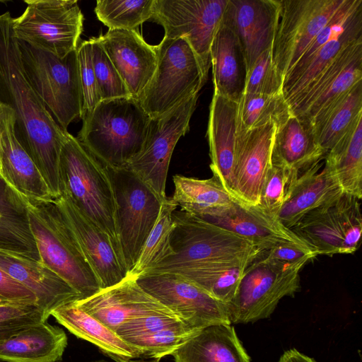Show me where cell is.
Listing matches in <instances>:
<instances>
[{"label":"cell","mask_w":362,"mask_h":362,"mask_svg":"<svg viewBox=\"0 0 362 362\" xmlns=\"http://www.w3.org/2000/svg\"><path fill=\"white\" fill-rule=\"evenodd\" d=\"M9 12L0 15V103L16 116V136L49 189L62 192L59 158L66 133L52 117L25 73Z\"/></svg>","instance_id":"obj_1"},{"label":"cell","mask_w":362,"mask_h":362,"mask_svg":"<svg viewBox=\"0 0 362 362\" xmlns=\"http://www.w3.org/2000/svg\"><path fill=\"white\" fill-rule=\"evenodd\" d=\"M59 170L62 192L109 236L122 258L116 199L109 168L67 132L61 149Z\"/></svg>","instance_id":"obj_2"},{"label":"cell","mask_w":362,"mask_h":362,"mask_svg":"<svg viewBox=\"0 0 362 362\" xmlns=\"http://www.w3.org/2000/svg\"><path fill=\"white\" fill-rule=\"evenodd\" d=\"M81 119L76 139L107 167L121 169L141 150L151 117L129 96L101 100Z\"/></svg>","instance_id":"obj_3"},{"label":"cell","mask_w":362,"mask_h":362,"mask_svg":"<svg viewBox=\"0 0 362 362\" xmlns=\"http://www.w3.org/2000/svg\"><path fill=\"white\" fill-rule=\"evenodd\" d=\"M173 220L172 255L144 274L171 272L214 263L248 265L259 252L233 233L181 210L174 211Z\"/></svg>","instance_id":"obj_4"},{"label":"cell","mask_w":362,"mask_h":362,"mask_svg":"<svg viewBox=\"0 0 362 362\" xmlns=\"http://www.w3.org/2000/svg\"><path fill=\"white\" fill-rule=\"evenodd\" d=\"M22 199L26 206L40 262L68 283L81 298L102 290L95 274L69 235L53 199L49 201Z\"/></svg>","instance_id":"obj_5"},{"label":"cell","mask_w":362,"mask_h":362,"mask_svg":"<svg viewBox=\"0 0 362 362\" xmlns=\"http://www.w3.org/2000/svg\"><path fill=\"white\" fill-rule=\"evenodd\" d=\"M309 261L285 263L259 251L245 268L233 298L226 304L230 323L268 318L284 297H293L300 290V272Z\"/></svg>","instance_id":"obj_6"},{"label":"cell","mask_w":362,"mask_h":362,"mask_svg":"<svg viewBox=\"0 0 362 362\" xmlns=\"http://www.w3.org/2000/svg\"><path fill=\"white\" fill-rule=\"evenodd\" d=\"M156 52V71L137 100L151 118L199 93L209 73L185 37H163Z\"/></svg>","instance_id":"obj_7"},{"label":"cell","mask_w":362,"mask_h":362,"mask_svg":"<svg viewBox=\"0 0 362 362\" xmlns=\"http://www.w3.org/2000/svg\"><path fill=\"white\" fill-rule=\"evenodd\" d=\"M18 41L30 83L54 119L67 131L69 125L83 115L77 49L59 57Z\"/></svg>","instance_id":"obj_8"},{"label":"cell","mask_w":362,"mask_h":362,"mask_svg":"<svg viewBox=\"0 0 362 362\" xmlns=\"http://www.w3.org/2000/svg\"><path fill=\"white\" fill-rule=\"evenodd\" d=\"M23 13L13 18L16 38L64 57L77 49L83 15L75 0H25Z\"/></svg>","instance_id":"obj_9"},{"label":"cell","mask_w":362,"mask_h":362,"mask_svg":"<svg viewBox=\"0 0 362 362\" xmlns=\"http://www.w3.org/2000/svg\"><path fill=\"white\" fill-rule=\"evenodd\" d=\"M109 169L117 204L119 243L129 274L156 222L163 201L130 170Z\"/></svg>","instance_id":"obj_10"},{"label":"cell","mask_w":362,"mask_h":362,"mask_svg":"<svg viewBox=\"0 0 362 362\" xmlns=\"http://www.w3.org/2000/svg\"><path fill=\"white\" fill-rule=\"evenodd\" d=\"M199 93L182 101L168 112L151 118L140 152L124 168L144 182L157 197H166L165 185L171 156L181 136L189 129Z\"/></svg>","instance_id":"obj_11"},{"label":"cell","mask_w":362,"mask_h":362,"mask_svg":"<svg viewBox=\"0 0 362 362\" xmlns=\"http://www.w3.org/2000/svg\"><path fill=\"white\" fill-rule=\"evenodd\" d=\"M361 199L343 192L306 214L291 230L317 255L353 254L361 245Z\"/></svg>","instance_id":"obj_12"},{"label":"cell","mask_w":362,"mask_h":362,"mask_svg":"<svg viewBox=\"0 0 362 362\" xmlns=\"http://www.w3.org/2000/svg\"><path fill=\"white\" fill-rule=\"evenodd\" d=\"M344 0H279L272 45L274 64L284 79Z\"/></svg>","instance_id":"obj_13"},{"label":"cell","mask_w":362,"mask_h":362,"mask_svg":"<svg viewBox=\"0 0 362 362\" xmlns=\"http://www.w3.org/2000/svg\"><path fill=\"white\" fill-rule=\"evenodd\" d=\"M136 281L192 331L198 332L214 324H230L225 303L177 273L144 274L137 276Z\"/></svg>","instance_id":"obj_14"},{"label":"cell","mask_w":362,"mask_h":362,"mask_svg":"<svg viewBox=\"0 0 362 362\" xmlns=\"http://www.w3.org/2000/svg\"><path fill=\"white\" fill-rule=\"evenodd\" d=\"M228 0H154L151 19L164 37H185L205 70L211 66L210 48Z\"/></svg>","instance_id":"obj_15"},{"label":"cell","mask_w":362,"mask_h":362,"mask_svg":"<svg viewBox=\"0 0 362 362\" xmlns=\"http://www.w3.org/2000/svg\"><path fill=\"white\" fill-rule=\"evenodd\" d=\"M362 81V37L346 48L290 105L311 126Z\"/></svg>","instance_id":"obj_16"},{"label":"cell","mask_w":362,"mask_h":362,"mask_svg":"<svg viewBox=\"0 0 362 362\" xmlns=\"http://www.w3.org/2000/svg\"><path fill=\"white\" fill-rule=\"evenodd\" d=\"M77 247L98 279L102 289L115 286L129 272L109 236L85 216L64 193L53 199Z\"/></svg>","instance_id":"obj_17"},{"label":"cell","mask_w":362,"mask_h":362,"mask_svg":"<svg viewBox=\"0 0 362 362\" xmlns=\"http://www.w3.org/2000/svg\"><path fill=\"white\" fill-rule=\"evenodd\" d=\"M136 279L129 274L119 284L74 303L115 332L121 325L135 318L158 315L175 316L145 291Z\"/></svg>","instance_id":"obj_18"},{"label":"cell","mask_w":362,"mask_h":362,"mask_svg":"<svg viewBox=\"0 0 362 362\" xmlns=\"http://www.w3.org/2000/svg\"><path fill=\"white\" fill-rule=\"evenodd\" d=\"M276 124L245 129L238 125L235 156V191L237 201L259 204L260 192L271 164Z\"/></svg>","instance_id":"obj_19"},{"label":"cell","mask_w":362,"mask_h":362,"mask_svg":"<svg viewBox=\"0 0 362 362\" xmlns=\"http://www.w3.org/2000/svg\"><path fill=\"white\" fill-rule=\"evenodd\" d=\"M0 180L21 197L37 201L53 198L35 163L18 141L16 116L0 103Z\"/></svg>","instance_id":"obj_20"},{"label":"cell","mask_w":362,"mask_h":362,"mask_svg":"<svg viewBox=\"0 0 362 362\" xmlns=\"http://www.w3.org/2000/svg\"><path fill=\"white\" fill-rule=\"evenodd\" d=\"M112 62L130 95L138 100L157 66L156 45L135 30L109 29L95 37Z\"/></svg>","instance_id":"obj_21"},{"label":"cell","mask_w":362,"mask_h":362,"mask_svg":"<svg viewBox=\"0 0 362 362\" xmlns=\"http://www.w3.org/2000/svg\"><path fill=\"white\" fill-rule=\"evenodd\" d=\"M199 218L233 233L259 251L282 243L308 245L259 206L247 205L235 199Z\"/></svg>","instance_id":"obj_22"},{"label":"cell","mask_w":362,"mask_h":362,"mask_svg":"<svg viewBox=\"0 0 362 362\" xmlns=\"http://www.w3.org/2000/svg\"><path fill=\"white\" fill-rule=\"evenodd\" d=\"M279 0H228L223 16L240 42L247 71L264 51L272 48Z\"/></svg>","instance_id":"obj_23"},{"label":"cell","mask_w":362,"mask_h":362,"mask_svg":"<svg viewBox=\"0 0 362 362\" xmlns=\"http://www.w3.org/2000/svg\"><path fill=\"white\" fill-rule=\"evenodd\" d=\"M237 129L238 102L214 93L206 132L210 168L213 176L235 200L234 170Z\"/></svg>","instance_id":"obj_24"},{"label":"cell","mask_w":362,"mask_h":362,"mask_svg":"<svg viewBox=\"0 0 362 362\" xmlns=\"http://www.w3.org/2000/svg\"><path fill=\"white\" fill-rule=\"evenodd\" d=\"M0 269L30 290L36 304L49 316L58 307L81 298L68 283L40 262L0 250Z\"/></svg>","instance_id":"obj_25"},{"label":"cell","mask_w":362,"mask_h":362,"mask_svg":"<svg viewBox=\"0 0 362 362\" xmlns=\"http://www.w3.org/2000/svg\"><path fill=\"white\" fill-rule=\"evenodd\" d=\"M198 332L168 315L135 318L116 330L122 339L140 351L141 357L157 360L172 355Z\"/></svg>","instance_id":"obj_26"},{"label":"cell","mask_w":362,"mask_h":362,"mask_svg":"<svg viewBox=\"0 0 362 362\" xmlns=\"http://www.w3.org/2000/svg\"><path fill=\"white\" fill-rule=\"evenodd\" d=\"M318 163L302 173L292 185L278 214V219L291 229L308 212L339 197L342 193L335 176Z\"/></svg>","instance_id":"obj_27"},{"label":"cell","mask_w":362,"mask_h":362,"mask_svg":"<svg viewBox=\"0 0 362 362\" xmlns=\"http://www.w3.org/2000/svg\"><path fill=\"white\" fill-rule=\"evenodd\" d=\"M214 93L238 102L244 93L246 64L238 38L223 18L210 48Z\"/></svg>","instance_id":"obj_28"},{"label":"cell","mask_w":362,"mask_h":362,"mask_svg":"<svg viewBox=\"0 0 362 362\" xmlns=\"http://www.w3.org/2000/svg\"><path fill=\"white\" fill-rule=\"evenodd\" d=\"M325 156L310 126L293 114L276 128L272 163L300 175L320 163Z\"/></svg>","instance_id":"obj_29"},{"label":"cell","mask_w":362,"mask_h":362,"mask_svg":"<svg viewBox=\"0 0 362 362\" xmlns=\"http://www.w3.org/2000/svg\"><path fill=\"white\" fill-rule=\"evenodd\" d=\"M175 362H251L231 324L209 325L172 354Z\"/></svg>","instance_id":"obj_30"},{"label":"cell","mask_w":362,"mask_h":362,"mask_svg":"<svg viewBox=\"0 0 362 362\" xmlns=\"http://www.w3.org/2000/svg\"><path fill=\"white\" fill-rule=\"evenodd\" d=\"M64 331L45 322L30 325L0 344L6 362H57L66 348Z\"/></svg>","instance_id":"obj_31"},{"label":"cell","mask_w":362,"mask_h":362,"mask_svg":"<svg viewBox=\"0 0 362 362\" xmlns=\"http://www.w3.org/2000/svg\"><path fill=\"white\" fill-rule=\"evenodd\" d=\"M50 315L73 334L93 344L117 362H129L141 358L138 349L83 310L74 301L58 307Z\"/></svg>","instance_id":"obj_32"},{"label":"cell","mask_w":362,"mask_h":362,"mask_svg":"<svg viewBox=\"0 0 362 362\" xmlns=\"http://www.w3.org/2000/svg\"><path fill=\"white\" fill-rule=\"evenodd\" d=\"M0 250L40 262L22 197L0 180Z\"/></svg>","instance_id":"obj_33"},{"label":"cell","mask_w":362,"mask_h":362,"mask_svg":"<svg viewBox=\"0 0 362 362\" xmlns=\"http://www.w3.org/2000/svg\"><path fill=\"white\" fill-rule=\"evenodd\" d=\"M361 37L362 11L344 31L322 46L300 69L285 77L283 93L289 106L344 48Z\"/></svg>","instance_id":"obj_34"},{"label":"cell","mask_w":362,"mask_h":362,"mask_svg":"<svg viewBox=\"0 0 362 362\" xmlns=\"http://www.w3.org/2000/svg\"><path fill=\"white\" fill-rule=\"evenodd\" d=\"M325 165L343 192L362 198V118L326 154Z\"/></svg>","instance_id":"obj_35"},{"label":"cell","mask_w":362,"mask_h":362,"mask_svg":"<svg viewBox=\"0 0 362 362\" xmlns=\"http://www.w3.org/2000/svg\"><path fill=\"white\" fill-rule=\"evenodd\" d=\"M173 182V201L181 211L193 216L201 217L214 209L230 204L234 200L214 176L200 180L175 175Z\"/></svg>","instance_id":"obj_36"},{"label":"cell","mask_w":362,"mask_h":362,"mask_svg":"<svg viewBox=\"0 0 362 362\" xmlns=\"http://www.w3.org/2000/svg\"><path fill=\"white\" fill-rule=\"evenodd\" d=\"M362 118V81L310 127L322 149L327 152Z\"/></svg>","instance_id":"obj_37"},{"label":"cell","mask_w":362,"mask_h":362,"mask_svg":"<svg viewBox=\"0 0 362 362\" xmlns=\"http://www.w3.org/2000/svg\"><path fill=\"white\" fill-rule=\"evenodd\" d=\"M248 265L214 263L193 266L171 272L185 276L215 299L226 304L233 298L243 274Z\"/></svg>","instance_id":"obj_38"},{"label":"cell","mask_w":362,"mask_h":362,"mask_svg":"<svg viewBox=\"0 0 362 362\" xmlns=\"http://www.w3.org/2000/svg\"><path fill=\"white\" fill-rule=\"evenodd\" d=\"M177 208V204L171 197H166L162 202L156 222L143 246L135 265L129 274L139 276L154 268L172 255L173 213Z\"/></svg>","instance_id":"obj_39"},{"label":"cell","mask_w":362,"mask_h":362,"mask_svg":"<svg viewBox=\"0 0 362 362\" xmlns=\"http://www.w3.org/2000/svg\"><path fill=\"white\" fill-rule=\"evenodd\" d=\"M292 114L284 93L262 95L243 93L238 101V125L249 129L273 122L283 124Z\"/></svg>","instance_id":"obj_40"},{"label":"cell","mask_w":362,"mask_h":362,"mask_svg":"<svg viewBox=\"0 0 362 362\" xmlns=\"http://www.w3.org/2000/svg\"><path fill=\"white\" fill-rule=\"evenodd\" d=\"M153 6L154 0H98L94 11L110 30H135L151 19Z\"/></svg>","instance_id":"obj_41"},{"label":"cell","mask_w":362,"mask_h":362,"mask_svg":"<svg viewBox=\"0 0 362 362\" xmlns=\"http://www.w3.org/2000/svg\"><path fill=\"white\" fill-rule=\"evenodd\" d=\"M298 177L290 170L271 162L262 183L257 206L278 219L279 212Z\"/></svg>","instance_id":"obj_42"},{"label":"cell","mask_w":362,"mask_h":362,"mask_svg":"<svg viewBox=\"0 0 362 362\" xmlns=\"http://www.w3.org/2000/svg\"><path fill=\"white\" fill-rule=\"evenodd\" d=\"M284 78L276 68L272 48L262 53L246 74L244 93L262 95L283 93Z\"/></svg>","instance_id":"obj_43"},{"label":"cell","mask_w":362,"mask_h":362,"mask_svg":"<svg viewBox=\"0 0 362 362\" xmlns=\"http://www.w3.org/2000/svg\"><path fill=\"white\" fill-rule=\"evenodd\" d=\"M90 40L92 62L101 100L131 96L101 45L95 37Z\"/></svg>","instance_id":"obj_44"},{"label":"cell","mask_w":362,"mask_h":362,"mask_svg":"<svg viewBox=\"0 0 362 362\" xmlns=\"http://www.w3.org/2000/svg\"><path fill=\"white\" fill-rule=\"evenodd\" d=\"M49 317L36 303L0 305V344L30 325L47 321Z\"/></svg>","instance_id":"obj_45"},{"label":"cell","mask_w":362,"mask_h":362,"mask_svg":"<svg viewBox=\"0 0 362 362\" xmlns=\"http://www.w3.org/2000/svg\"><path fill=\"white\" fill-rule=\"evenodd\" d=\"M79 79L83 96V116L101 101L92 62L90 40L83 41L77 50ZM81 117V118H82Z\"/></svg>","instance_id":"obj_46"},{"label":"cell","mask_w":362,"mask_h":362,"mask_svg":"<svg viewBox=\"0 0 362 362\" xmlns=\"http://www.w3.org/2000/svg\"><path fill=\"white\" fill-rule=\"evenodd\" d=\"M265 256L285 263H295L316 257V252L308 245L282 243L266 250L260 251Z\"/></svg>","instance_id":"obj_47"},{"label":"cell","mask_w":362,"mask_h":362,"mask_svg":"<svg viewBox=\"0 0 362 362\" xmlns=\"http://www.w3.org/2000/svg\"><path fill=\"white\" fill-rule=\"evenodd\" d=\"M0 298L16 303H36L34 294L0 269Z\"/></svg>","instance_id":"obj_48"},{"label":"cell","mask_w":362,"mask_h":362,"mask_svg":"<svg viewBox=\"0 0 362 362\" xmlns=\"http://www.w3.org/2000/svg\"><path fill=\"white\" fill-rule=\"evenodd\" d=\"M278 362H317V361L293 348L285 351Z\"/></svg>","instance_id":"obj_49"},{"label":"cell","mask_w":362,"mask_h":362,"mask_svg":"<svg viewBox=\"0 0 362 362\" xmlns=\"http://www.w3.org/2000/svg\"><path fill=\"white\" fill-rule=\"evenodd\" d=\"M8 303H18L13 302V301L8 300L0 298V305L8 304Z\"/></svg>","instance_id":"obj_50"},{"label":"cell","mask_w":362,"mask_h":362,"mask_svg":"<svg viewBox=\"0 0 362 362\" xmlns=\"http://www.w3.org/2000/svg\"><path fill=\"white\" fill-rule=\"evenodd\" d=\"M130 362H136V361H131Z\"/></svg>","instance_id":"obj_51"},{"label":"cell","mask_w":362,"mask_h":362,"mask_svg":"<svg viewBox=\"0 0 362 362\" xmlns=\"http://www.w3.org/2000/svg\"><path fill=\"white\" fill-rule=\"evenodd\" d=\"M130 361H129V362H130Z\"/></svg>","instance_id":"obj_52"}]
</instances>
